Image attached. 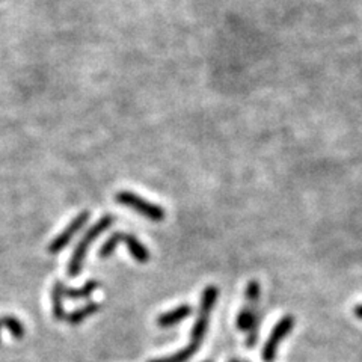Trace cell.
<instances>
[{"instance_id":"cell-1","label":"cell","mask_w":362,"mask_h":362,"mask_svg":"<svg viewBox=\"0 0 362 362\" xmlns=\"http://www.w3.org/2000/svg\"><path fill=\"white\" fill-rule=\"evenodd\" d=\"M114 224H115V216L114 215H104L100 219V221L94 224L91 228L86 229V233L80 239L78 246H76L73 255L68 261V267H67L68 277L74 278V277L79 275L80 270H82V266H83V261L86 258L88 251H90V246L92 245V241L97 237H100L106 231V229L111 228Z\"/></svg>"},{"instance_id":"cell-10","label":"cell","mask_w":362,"mask_h":362,"mask_svg":"<svg viewBox=\"0 0 362 362\" xmlns=\"http://www.w3.org/2000/svg\"><path fill=\"white\" fill-rule=\"evenodd\" d=\"M65 284L62 281H56L52 289V306H53V317L54 320H65L67 313L64 308V298H65Z\"/></svg>"},{"instance_id":"cell-4","label":"cell","mask_w":362,"mask_h":362,"mask_svg":"<svg viewBox=\"0 0 362 362\" xmlns=\"http://www.w3.org/2000/svg\"><path fill=\"white\" fill-rule=\"evenodd\" d=\"M260 294H261L260 282L255 279L249 281L248 287H246V303L243 308L240 310V313L237 315V322H236L239 331L248 332L252 323H254L255 317L260 315V310H258Z\"/></svg>"},{"instance_id":"cell-12","label":"cell","mask_w":362,"mask_h":362,"mask_svg":"<svg viewBox=\"0 0 362 362\" xmlns=\"http://www.w3.org/2000/svg\"><path fill=\"white\" fill-rule=\"evenodd\" d=\"M0 323H2V327H6L8 331L13 334L16 339H21L26 335V329L17 317L14 315H2L0 317Z\"/></svg>"},{"instance_id":"cell-17","label":"cell","mask_w":362,"mask_h":362,"mask_svg":"<svg viewBox=\"0 0 362 362\" xmlns=\"http://www.w3.org/2000/svg\"><path fill=\"white\" fill-rule=\"evenodd\" d=\"M0 331H2V323H0ZM0 343H2V338H0Z\"/></svg>"},{"instance_id":"cell-3","label":"cell","mask_w":362,"mask_h":362,"mask_svg":"<svg viewBox=\"0 0 362 362\" xmlns=\"http://www.w3.org/2000/svg\"><path fill=\"white\" fill-rule=\"evenodd\" d=\"M115 201L119 203L121 205H124L127 208H131V210L138 212L139 215L145 216L147 219L152 222H162L164 219V210L155 203H150L147 200L142 198V196L130 192V191H119L115 193Z\"/></svg>"},{"instance_id":"cell-2","label":"cell","mask_w":362,"mask_h":362,"mask_svg":"<svg viewBox=\"0 0 362 362\" xmlns=\"http://www.w3.org/2000/svg\"><path fill=\"white\" fill-rule=\"evenodd\" d=\"M219 298V289L216 285H208L204 289L200 303V314L196 317V322L191 332V343L201 347L204 337L207 335L208 325H210V315Z\"/></svg>"},{"instance_id":"cell-14","label":"cell","mask_w":362,"mask_h":362,"mask_svg":"<svg viewBox=\"0 0 362 362\" xmlns=\"http://www.w3.org/2000/svg\"><path fill=\"white\" fill-rule=\"evenodd\" d=\"M121 243V233H114L111 237H109L103 246L98 251V255L100 258H107L109 255H112V252L115 251V248Z\"/></svg>"},{"instance_id":"cell-16","label":"cell","mask_w":362,"mask_h":362,"mask_svg":"<svg viewBox=\"0 0 362 362\" xmlns=\"http://www.w3.org/2000/svg\"><path fill=\"white\" fill-rule=\"evenodd\" d=\"M228 362H241V361H239V359H237V358H233V359H229V361H228Z\"/></svg>"},{"instance_id":"cell-5","label":"cell","mask_w":362,"mask_h":362,"mask_svg":"<svg viewBox=\"0 0 362 362\" xmlns=\"http://www.w3.org/2000/svg\"><path fill=\"white\" fill-rule=\"evenodd\" d=\"M293 327H294V317L291 314L284 315L282 319L275 325V327H273V331L270 332L265 347H263V352H261L263 361L275 362L281 343L284 342L285 337L291 334Z\"/></svg>"},{"instance_id":"cell-6","label":"cell","mask_w":362,"mask_h":362,"mask_svg":"<svg viewBox=\"0 0 362 362\" xmlns=\"http://www.w3.org/2000/svg\"><path fill=\"white\" fill-rule=\"evenodd\" d=\"M90 216H91L90 212H82V213L76 216L73 221L68 224V227L65 228L59 236H56L52 240V243L47 246L49 254H58V252H61V251L67 248L70 241L73 240V237L78 234L80 229L85 227V224L88 222Z\"/></svg>"},{"instance_id":"cell-18","label":"cell","mask_w":362,"mask_h":362,"mask_svg":"<svg viewBox=\"0 0 362 362\" xmlns=\"http://www.w3.org/2000/svg\"><path fill=\"white\" fill-rule=\"evenodd\" d=\"M203 362H213L212 359H207V361H203Z\"/></svg>"},{"instance_id":"cell-9","label":"cell","mask_w":362,"mask_h":362,"mask_svg":"<svg viewBox=\"0 0 362 362\" xmlns=\"http://www.w3.org/2000/svg\"><path fill=\"white\" fill-rule=\"evenodd\" d=\"M100 310H102V305L98 302H88L83 306H80V308L68 313L67 317H65V320H67L73 326H78V325L83 323L86 319H90L91 315L97 314Z\"/></svg>"},{"instance_id":"cell-13","label":"cell","mask_w":362,"mask_h":362,"mask_svg":"<svg viewBox=\"0 0 362 362\" xmlns=\"http://www.w3.org/2000/svg\"><path fill=\"white\" fill-rule=\"evenodd\" d=\"M198 346H195L192 343H189L188 346H186L183 350H180V352L174 354L171 356H167V358H159V359H150L148 362H188L196 352H198Z\"/></svg>"},{"instance_id":"cell-19","label":"cell","mask_w":362,"mask_h":362,"mask_svg":"<svg viewBox=\"0 0 362 362\" xmlns=\"http://www.w3.org/2000/svg\"><path fill=\"white\" fill-rule=\"evenodd\" d=\"M241 362H249V361H241Z\"/></svg>"},{"instance_id":"cell-15","label":"cell","mask_w":362,"mask_h":362,"mask_svg":"<svg viewBox=\"0 0 362 362\" xmlns=\"http://www.w3.org/2000/svg\"><path fill=\"white\" fill-rule=\"evenodd\" d=\"M354 313H355V315L358 317L359 320H362V303H359V305H356L355 308H354Z\"/></svg>"},{"instance_id":"cell-11","label":"cell","mask_w":362,"mask_h":362,"mask_svg":"<svg viewBox=\"0 0 362 362\" xmlns=\"http://www.w3.org/2000/svg\"><path fill=\"white\" fill-rule=\"evenodd\" d=\"M100 282L98 281H95V279H90V281H86L82 287H79V289H65V298H68V299H88V298H91V294L97 290V289H100Z\"/></svg>"},{"instance_id":"cell-8","label":"cell","mask_w":362,"mask_h":362,"mask_svg":"<svg viewBox=\"0 0 362 362\" xmlns=\"http://www.w3.org/2000/svg\"><path fill=\"white\" fill-rule=\"evenodd\" d=\"M121 243H124L130 252V255L139 263H147L150 260V251L145 245L133 236L127 233H121Z\"/></svg>"},{"instance_id":"cell-7","label":"cell","mask_w":362,"mask_h":362,"mask_svg":"<svg viewBox=\"0 0 362 362\" xmlns=\"http://www.w3.org/2000/svg\"><path fill=\"white\" fill-rule=\"evenodd\" d=\"M191 314H192L191 305H180V306H177V308L160 314L157 317V325L160 327H171V326L188 319Z\"/></svg>"}]
</instances>
